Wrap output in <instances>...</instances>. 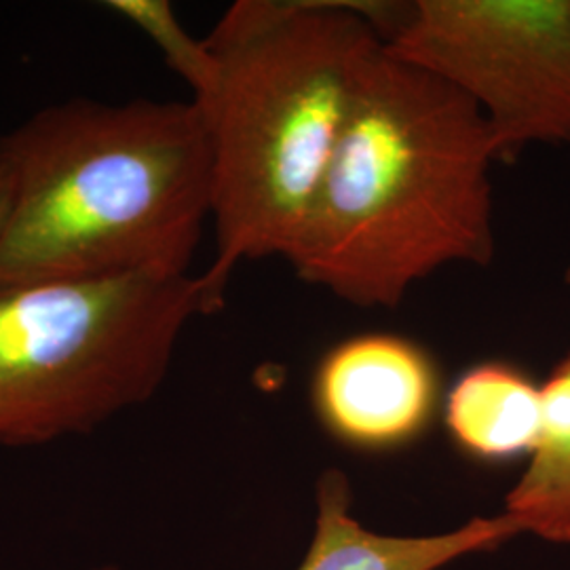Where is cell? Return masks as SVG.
<instances>
[{"mask_svg":"<svg viewBox=\"0 0 570 570\" xmlns=\"http://www.w3.org/2000/svg\"><path fill=\"white\" fill-rule=\"evenodd\" d=\"M0 287L188 275L212 218V144L193 100L42 108L0 136Z\"/></svg>","mask_w":570,"mask_h":570,"instance_id":"3","label":"cell"},{"mask_svg":"<svg viewBox=\"0 0 570 570\" xmlns=\"http://www.w3.org/2000/svg\"><path fill=\"white\" fill-rule=\"evenodd\" d=\"M112 13L134 23L138 30L155 42L161 51L165 63L183 79L190 91L193 100H199L207 94L214 82L216 61L207 47L186 32L171 2L167 0H110L104 2Z\"/></svg>","mask_w":570,"mask_h":570,"instance_id":"9","label":"cell"},{"mask_svg":"<svg viewBox=\"0 0 570 570\" xmlns=\"http://www.w3.org/2000/svg\"><path fill=\"white\" fill-rule=\"evenodd\" d=\"M9 199H11V188H9V178L4 174V169L0 167V226L7 218L9 212Z\"/></svg>","mask_w":570,"mask_h":570,"instance_id":"11","label":"cell"},{"mask_svg":"<svg viewBox=\"0 0 570 570\" xmlns=\"http://www.w3.org/2000/svg\"><path fill=\"white\" fill-rule=\"evenodd\" d=\"M494 161L480 108L383 42L285 261L306 284L366 308L400 305L444 266H489Z\"/></svg>","mask_w":570,"mask_h":570,"instance_id":"1","label":"cell"},{"mask_svg":"<svg viewBox=\"0 0 570 570\" xmlns=\"http://www.w3.org/2000/svg\"><path fill=\"white\" fill-rule=\"evenodd\" d=\"M406 2L239 0L205 39L216 72L193 100L214 159L216 305L245 261L287 258L343 136L370 58Z\"/></svg>","mask_w":570,"mask_h":570,"instance_id":"2","label":"cell"},{"mask_svg":"<svg viewBox=\"0 0 570 570\" xmlns=\"http://www.w3.org/2000/svg\"><path fill=\"white\" fill-rule=\"evenodd\" d=\"M503 513L522 534L570 546V452L553 463H529L510 490Z\"/></svg>","mask_w":570,"mask_h":570,"instance_id":"10","label":"cell"},{"mask_svg":"<svg viewBox=\"0 0 570 570\" xmlns=\"http://www.w3.org/2000/svg\"><path fill=\"white\" fill-rule=\"evenodd\" d=\"M313 402L327 431L353 449L389 450L421 435L438 404L428 353L393 334H364L327 351Z\"/></svg>","mask_w":570,"mask_h":570,"instance_id":"6","label":"cell"},{"mask_svg":"<svg viewBox=\"0 0 570 570\" xmlns=\"http://www.w3.org/2000/svg\"><path fill=\"white\" fill-rule=\"evenodd\" d=\"M541 423V387L503 362L469 367L446 397L450 438L487 463L530 456L539 446Z\"/></svg>","mask_w":570,"mask_h":570,"instance_id":"8","label":"cell"},{"mask_svg":"<svg viewBox=\"0 0 570 570\" xmlns=\"http://www.w3.org/2000/svg\"><path fill=\"white\" fill-rule=\"evenodd\" d=\"M91 570H121L119 567H112V564H104V567H98V569Z\"/></svg>","mask_w":570,"mask_h":570,"instance_id":"12","label":"cell"},{"mask_svg":"<svg viewBox=\"0 0 570 570\" xmlns=\"http://www.w3.org/2000/svg\"><path fill=\"white\" fill-rule=\"evenodd\" d=\"M313 541L296 570H440L471 553L492 551L522 534L505 513L471 518L438 534H385L353 515V492L341 469H326L317 482Z\"/></svg>","mask_w":570,"mask_h":570,"instance_id":"7","label":"cell"},{"mask_svg":"<svg viewBox=\"0 0 570 570\" xmlns=\"http://www.w3.org/2000/svg\"><path fill=\"white\" fill-rule=\"evenodd\" d=\"M564 282H567V284L570 285V266H569V271H567V275H564Z\"/></svg>","mask_w":570,"mask_h":570,"instance_id":"13","label":"cell"},{"mask_svg":"<svg viewBox=\"0 0 570 570\" xmlns=\"http://www.w3.org/2000/svg\"><path fill=\"white\" fill-rule=\"evenodd\" d=\"M218 311L202 275L0 287V446L89 433L148 402L186 324Z\"/></svg>","mask_w":570,"mask_h":570,"instance_id":"4","label":"cell"},{"mask_svg":"<svg viewBox=\"0 0 570 570\" xmlns=\"http://www.w3.org/2000/svg\"><path fill=\"white\" fill-rule=\"evenodd\" d=\"M385 49L465 94L499 161L570 146V0H416Z\"/></svg>","mask_w":570,"mask_h":570,"instance_id":"5","label":"cell"}]
</instances>
